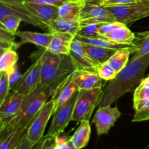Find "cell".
Listing matches in <instances>:
<instances>
[{
  "label": "cell",
  "mask_w": 149,
  "mask_h": 149,
  "mask_svg": "<svg viewBox=\"0 0 149 149\" xmlns=\"http://www.w3.org/2000/svg\"><path fill=\"white\" fill-rule=\"evenodd\" d=\"M148 65L149 53L138 59L131 60L113 79L109 81L98 107L113 104L124 95L132 92L142 81Z\"/></svg>",
  "instance_id": "1"
},
{
  "label": "cell",
  "mask_w": 149,
  "mask_h": 149,
  "mask_svg": "<svg viewBox=\"0 0 149 149\" xmlns=\"http://www.w3.org/2000/svg\"><path fill=\"white\" fill-rule=\"evenodd\" d=\"M35 53L40 58V84L45 87H58L76 69L69 55L53 54L47 49Z\"/></svg>",
  "instance_id": "2"
},
{
  "label": "cell",
  "mask_w": 149,
  "mask_h": 149,
  "mask_svg": "<svg viewBox=\"0 0 149 149\" xmlns=\"http://www.w3.org/2000/svg\"><path fill=\"white\" fill-rule=\"evenodd\" d=\"M49 96L52 95L48 87L39 84L32 93L25 96L19 113L5 125L0 126V132L8 130L17 125H31L36 115L48 101Z\"/></svg>",
  "instance_id": "3"
},
{
  "label": "cell",
  "mask_w": 149,
  "mask_h": 149,
  "mask_svg": "<svg viewBox=\"0 0 149 149\" xmlns=\"http://www.w3.org/2000/svg\"><path fill=\"white\" fill-rule=\"evenodd\" d=\"M103 93L102 87H97L90 90H80L74 106L72 121H90L93 111L96 106H98Z\"/></svg>",
  "instance_id": "4"
},
{
  "label": "cell",
  "mask_w": 149,
  "mask_h": 149,
  "mask_svg": "<svg viewBox=\"0 0 149 149\" xmlns=\"http://www.w3.org/2000/svg\"><path fill=\"white\" fill-rule=\"evenodd\" d=\"M58 95V92L56 89L53 95L51 96L50 100L45 103V106L36 115L28 129L26 132V139L32 148L34 147L43 136L47 124L55 112Z\"/></svg>",
  "instance_id": "5"
},
{
  "label": "cell",
  "mask_w": 149,
  "mask_h": 149,
  "mask_svg": "<svg viewBox=\"0 0 149 149\" xmlns=\"http://www.w3.org/2000/svg\"><path fill=\"white\" fill-rule=\"evenodd\" d=\"M80 28L89 24L116 21L112 13L101 0H85L79 15Z\"/></svg>",
  "instance_id": "6"
},
{
  "label": "cell",
  "mask_w": 149,
  "mask_h": 149,
  "mask_svg": "<svg viewBox=\"0 0 149 149\" xmlns=\"http://www.w3.org/2000/svg\"><path fill=\"white\" fill-rule=\"evenodd\" d=\"M116 21L129 23L149 17V5L142 2H135L120 5L106 6Z\"/></svg>",
  "instance_id": "7"
},
{
  "label": "cell",
  "mask_w": 149,
  "mask_h": 149,
  "mask_svg": "<svg viewBox=\"0 0 149 149\" xmlns=\"http://www.w3.org/2000/svg\"><path fill=\"white\" fill-rule=\"evenodd\" d=\"M98 33L106 40L118 44H132L135 39V33L127 25L119 21L101 23Z\"/></svg>",
  "instance_id": "8"
},
{
  "label": "cell",
  "mask_w": 149,
  "mask_h": 149,
  "mask_svg": "<svg viewBox=\"0 0 149 149\" xmlns=\"http://www.w3.org/2000/svg\"><path fill=\"white\" fill-rule=\"evenodd\" d=\"M30 58L33 61V63L24 74H22L21 78L13 89L21 93L24 96L32 93L41 81L40 58L35 52L30 55Z\"/></svg>",
  "instance_id": "9"
},
{
  "label": "cell",
  "mask_w": 149,
  "mask_h": 149,
  "mask_svg": "<svg viewBox=\"0 0 149 149\" xmlns=\"http://www.w3.org/2000/svg\"><path fill=\"white\" fill-rule=\"evenodd\" d=\"M79 93V92H78ZM78 93L63 106L58 107L53 113L52 122L47 134L53 136L61 135L71 121H72L73 112L77 100Z\"/></svg>",
  "instance_id": "10"
},
{
  "label": "cell",
  "mask_w": 149,
  "mask_h": 149,
  "mask_svg": "<svg viewBox=\"0 0 149 149\" xmlns=\"http://www.w3.org/2000/svg\"><path fill=\"white\" fill-rule=\"evenodd\" d=\"M10 15L17 16L25 23L48 31L47 26L33 15L23 4H9L0 1V20Z\"/></svg>",
  "instance_id": "11"
},
{
  "label": "cell",
  "mask_w": 149,
  "mask_h": 149,
  "mask_svg": "<svg viewBox=\"0 0 149 149\" xmlns=\"http://www.w3.org/2000/svg\"><path fill=\"white\" fill-rule=\"evenodd\" d=\"M121 114L116 106L111 107V105L99 106L93 120V124L95 125L97 135L107 134Z\"/></svg>",
  "instance_id": "12"
},
{
  "label": "cell",
  "mask_w": 149,
  "mask_h": 149,
  "mask_svg": "<svg viewBox=\"0 0 149 149\" xmlns=\"http://www.w3.org/2000/svg\"><path fill=\"white\" fill-rule=\"evenodd\" d=\"M24 97L21 93L13 90L0 104V126L5 125L19 113Z\"/></svg>",
  "instance_id": "13"
},
{
  "label": "cell",
  "mask_w": 149,
  "mask_h": 149,
  "mask_svg": "<svg viewBox=\"0 0 149 149\" xmlns=\"http://www.w3.org/2000/svg\"><path fill=\"white\" fill-rule=\"evenodd\" d=\"M68 55L71 58L76 68L87 70L97 73V65L86 52L83 47V43L80 41L74 39Z\"/></svg>",
  "instance_id": "14"
},
{
  "label": "cell",
  "mask_w": 149,
  "mask_h": 149,
  "mask_svg": "<svg viewBox=\"0 0 149 149\" xmlns=\"http://www.w3.org/2000/svg\"><path fill=\"white\" fill-rule=\"evenodd\" d=\"M29 126L17 125L8 130L0 132V148L17 149L26 135Z\"/></svg>",
  "instance_id": "15"
},
{
  "label": "cell",
  "mask_w": 149,
  "mask_h": 149,
  "mask_svg": "<svg viewBox=\"0 0 149 149\" xmlns=\"http://www.w3.org/2000/svg\"><path fill=\"white\" fill-rule=\"evenodd\" d=\"M23 4L33 15L36 16L47 26L58 17L59 7L57 6L30 1H25Z\"/></svg>",
  "instance_id": "16"
},
{
  "label": "cell",
  "mask_w": 149,
  "mask_h": 149,
  "mask_svg": "<svg viewBox=\"0 0 149 149\" xmlns=\"http://www.w3.org/2000/svg\"><path fill=\"white\" fill-rule=\"evenodd\" d=\"M71 76L79 90L102 87L103 79L96 72L76 68L71 73Z\"/></svg>",
  "instance_id": "17"
},
{
  "label": "cell",
  "mask_w": 149,
  "mask_h": 149,
  "mask_svg": "<svg viewBox=\"0 0 149 149\" xmlns=\"http://www.w3.org/2000/svg\"><path fill=\"white\" fill-rule=\"evenodd\" d=\"M52 33L53 38L47 49L53 54L69 55L72 42L75 39L76 36L69 33Z\"/></svg>",
  "instance_id": "18"
},
{
  "label": "cell",
  "mask_w": 149,
  "mask_h": 149,
  "mask_svg": "<svg viewBox=\"0 0 149 149\" xmlns=\"http://www.w3.org/2000/svg\"><path fill=\"white\" fill-rule=\"evenodd\" d=\"M16 36L20 39L19 45H22L26 43H31L39 46L43 49H47L49 47L52 38L53 33H38L32 31H17Z\"/></svg>",
  "instance_id": "19"
},
{
  "label": "cell",
  "mask_w": 149,
  "mask_h": 149,
  "mask_svg": "<svg viewBox=\"0 0 149 149\" xmlns=\"http://www.w3.org/2000/svg\"><path fill=\"white\" fill-rule=\"evenodd\" d=\"M57 90L58 92V95L55 111L58 107L63 106L68 100H71L74 97V95H76L79 91L78 86L74 81L71 74L58 86Z\"/></svg>",
  "instance_id": "20"
},
{
  "label": "cell",
  "mask_w": 149,
  "mask_h": 149,
  "mask_svg": "<svg viewBox=\"0 0 149 149\" xmlns=\"http://www.w3.org/2000/svg\"><path fill=\"white\" fill-rule=\"evenodd\" d=\"M47 29L50 33H69L76 36L80 29V23L79 20L58 17L47 25Z\"/></svg>",
  "instance_id": "21"
},
{
  "label": "cell",
  "mask_w": 149,
  "mask_h": 149,
  "mask_svg": "<svg viewBox=\"0 0 149 149\" xmlns=\"http://www.w3.org/2000/svg\"><path fill=\"white\" fill-rule=\"evenodd\" d=\"M91 127L88 120H82L76 130L74 135L70 138L75 149L84 148L90 141Z\"/></svg>",
  "instance_id": "22"
},
{
  "label": "cell",
  "mask_w": 149,
  "mask_h": 149,
  "mask_svg": "<svg viewBox=\"0 0 149 149\" xmlns=\"http://www.w3.org/2000/svg\"><path fill=\"white\" fill-rule=\"evenodd\" d=\"M84 4V0H70L59 7L58 17L79 20Z\"/></svg>",
  "instance_id": "23"
},
{
  "label": "cell",
  "mask_w": 149,
  "mask_h": 149,
  "mask_svg": "<svg viewBox=\"0 0 149 149\" xmlns=\"http://www.w3.org/2000/svg\"><path fill=\"white\" fill-rule=\"evenodd\" d=\"M83 47L86 52L97 65L109 61V58L117 50L115 49L94 46V45H90L84 43H83Z\"/></svg>",
  "instance_id": "24"
},
{
  "label": "cell",
  "mask_w": 149,
  "mask_h": 149,
  "mask_svg": "<svg viewBox=\"0 0 149 149\" xmlns=\"http://www.w3.org/2000/svg\"><path fill=\"white\" fill-rule=\"evenodd\" d=\"M132 52H134V51L129 48L117 49L116 52L109 58L108 63L112 68H114L116 72L119 73L129 63L130 55Z\"/></svg>",
  "instance_id": "25"
},
{
  "label": "cell",
  "mask_w": 149,
  "mask_h": 149,
  "mask_svg": "<svg viewBox=\"0 0 149 149\" xmlns=\"http://www.w3.org/2000/svg\"><path fill=\"white\" fill-rule=\"evenodd\" d=\"M18 55L13 49H7L0 54V71H9L17 65Z\"/></svg>",
  "instance_id": "26"
},
{
  "label": "cell",
  "mask_w": 149,
  "mask_h": 149,
  "mask_svg": "<svg viewBox=\"0 0 149 149\" xmlns=\"http://www.w3.org/2000/svg\"><path fill=\"white\" fill-rule=\"evenodd\" d=\"M15 36L10 32L0 28V51L3 52L7 49H15L20 47L19 42L17 43L15 40Z\"/></svg>",
  "instance_id": "27"
},
{
  "label": "cell",
  "mask_w": 149,
  "mask_h": 149,
  "mask_svg": "<svg viewBox=\"0 0 149 149\" xmlns=\"http://www.w3.org/2000/svg\"><path fill=\"white\" fill-rule=\"evenodd\" d=\"M21 19L15 15H10L6 17L3 20H0V28L10 32L13 34L16 35Z\"/></svg>",
  "instance_id": "28"
},
{
  "label": "cell",
  "mask_w": 149,
  "mask_h": 149,
  "mask_svg": "<svg viewBox=\"0 0 149 149\" xmlns=\"http://www.w3.org/2000/svg\"><path fill=\"white\" fill-rule=\"evenodd\" d=\"M101 23H94L89 24L80 28L77 35L84 36V37L93 38V39H100L103 36L98 33V29ZM104 39V38H103Z\"/></svg>",
  "instance_id": "29"
},
{
  "label": "cell",
  "mask_w": 149,
  "mask_h": 149,
  "mask_svg": "<svg viewBox=\"0 0 149 149\" xmlns=\"http://www.w3.org/2000/svg\"><path fill=\"white\" fill-rule=\"evenodd\" d=\"M97 73L99 77L105 81H111L116 77L118 73L111 66L108 61L97 65Z\"/></svg>",
  "instance_id": "30"
},
{
  "label": "cell",
  "mask_w": 149,
  "mask_h": 149,
  "mask_svg": "<svg viewBox=\"0 0 149 149\" xmlns=\"http://www.w3.org/2000/svg\"><path fill=\"white\" fill-rule=\"evenodd\" d=\"M10 73L9 71H1L0 77V104L4 102L10 94Z\"/></svg>",
  "instance_id": "31"
},
{
  "label": "cell",
  "mask_w": 149,
  "mask_h": 149,
  "mask_svg": "<svg viewBox=\"0 0 149 149\" xmlns=\"http://www.w3.org/2000/svg\"><path fill=\"white\" fill-rule=\"evenodd\" d=\"M138 49L135 52H133L132 60L138 59L149 53V32L143 38L142 41L140 42L139 45H138Z\"/></svg>",
  "instance_id": "32"
},
{
  "label": "cell",
  "mask_w": 149,
  "mask_h": 149,
  "mask_svg": "<svg viewBox=\"0 0 149 149\" xmlns=\"http://www.w3.org/2000/svg\"><path fill=\"white\" fill-rule=\"evenodd\" d=\"M56 146V136L47 135L42 136L39 142L34 146L33 148H49L55 149Z\"/></svg>",
  "instance_id": "33"
},
{
  "label": "cell",
  "mask_w": 149,
  "mask_h": 149,
  "mask_svg": "<svg viewBox=\"0 0 149 149\" xmlns=\"http://www.w3.org/2000/svg\"><path fill=\"white\" fill-rule=\"evenodd\" d=\"M149 98V87L140 84L135 89L133 94V102Z\"/></svg>",
  "instance_id": "34"
},
{
  "label": "cell",
  "mask_w": 149,
  "mask_h": 149,
  "mask_svg": "<svg viewBox=\"0 0 149 149\" xmlns=\"http://www.w3.org/2000/svg\"><path fill=\"white\" fill-rule=\"evenodd\" d=\"M55 149H75L71 139L66 135L56 136V146Z\"/></svg>",
  "instance_id": "35"
},
{
  "label": "cell",
  "mask_w": 149,
  "mask_h": 149,
  "mask_svg": "<svg viewBox=\"0 0 149 149\" xmlns=\"http://www.w3.org/2000/svg\"><path fill=\"white\" fill-rule=\"evenodd\" d=\"M17 68H18L17 65H15L10 71H9V73H10V84H12V85L15 86L22 77V74H20V72L18 71Z\"/></svg>",
  "instance_id": "36"
},
{
  "label": "cell",
  "mask_w": 149,
  "mask_h": 149,
  "mask_svg": "<svg viewBox=\"0 0 149 149\" xmlns=\"http://www.w3.org/2000/svg\"><path fill=\"white\" fill-rule=\"evenodd\" d=\"M140 0H101V2L105 6L120 5V4H127L130 3L139 2Z\"/></svg>",
  "instance_id": "37"
},
{
  "label": "cell",
  "mask_w": 149,
  "mask_h": 149,
  "mask_svg": "<svg viewBox=\"0 0 149 149\" xmlns=\"http://www.w3.org/2000/svg\"><path fill=\"white\" fill-rule=\"evenodd\" d=\"M148 120H149V108L146 110L141 111L135 112V114L132 122H140Z\"/></svg>",
  "instance_id": "38"
},
{
  "label": "cell",
  "mask_w": 149,
  "mask_h": 149,
  "mask_svg": "<svg viewBox=\"0 0 149 149\" xmlns=\"http://www.w3.org/2000/svg\"><path fill=\"white\" fill-rule=\"evenodd\" d=\"M70 0H26V1H30V2H37V3H43V4H51V5L57 6V7H61L63 4H65L67 1Z\"/></svg>",
  "instance_id": "39"
},
{
  "label": "cell",
  "mask_w": 149,
  "mask_h": 149,
  "mask_svg": "<svg viewBox=\"0 0 149 149\" xmlns=\"http://www.w3.org/2000/svg\"><path fill=\"white\" fill-rule=\"evenodd\" d=\"M133 108L135 109V112L141 111L146 110L149 108V98L145 100H138V101L133 102Z\"/></svg>",
  "instance_id": "40"
},
{
  "label": "cell",
  "mask_w": 149,
  "mask_h": 149,
  "mask_svg": "<svg viewBox=\"0 0 149 149\" xmlns=\"http://www.w3.org/2000/svg\"><path fill=\"white\" fill-rule=\"evenodd\" d=\"M26 0H0V1L9 3V4H23Z\"/></svg>",
  "instance_id": "41"
},
{
  "label": "cell",
  "mask_w": 149,
  "mask_h": 149,
  "mask_svg": "<svg viewBox=\"0 0 149 149\" xmlns=\"http://www.w3.org/2000/svg\"><path fill=\"white\" fill-rule=\"evenodd\" d=\"M140 84H142L143 86H146V87H149V75L146 77V78H143L142 81H141Z\"/></svg>",
  "instance_id": "42"
},
{
  "label": "cell",
  "mask_w": 149,
  "mask_h": 149,
  "mask_svg": "<svg viewBox=\"0 0 149 149\" xmlns=\"http://www.w3.org/2000/svg\"><path fill=\"white\" fill-rule=\"evenodd\" d=\"M140 2L144 3V4L149 5V0H140Z\"/></svg>",
  "instance_id": "43"
},
{
  "label": "cell",
  "mask_w": 149,
  "mask_h": 149,
  "mask_svg": "<svg viewBox=\"0 0 149 149\" xmlns=\"http://www.w3.org/2000/svg\"><path fill=\"white\" fill-rule=\"evenodd\" d=\"M84 1H85V0H84Z\"/></svg>",
  "instance_id": "44"
}]
</instances>
